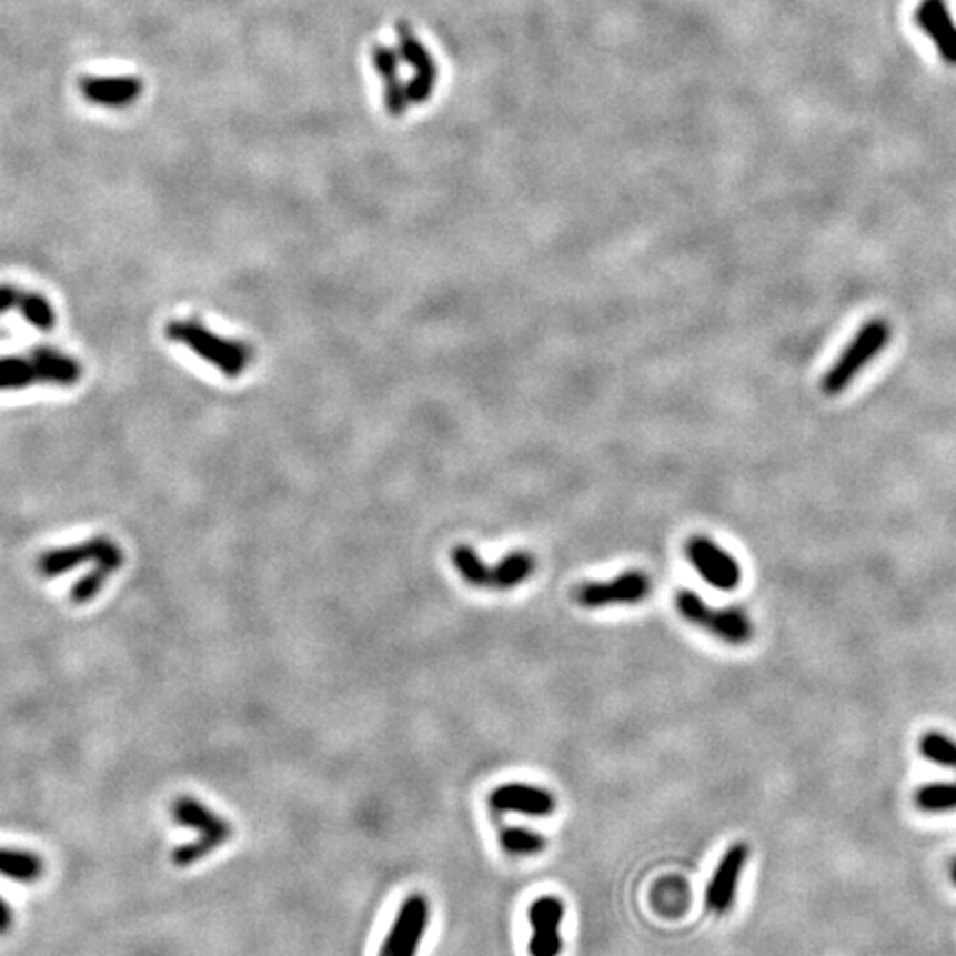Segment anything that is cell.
<instances>
[{"mask_svg":"<svg viewBox=\"0 0 956 956\" xmlns=\"http://www.w3.org/2000/svg\"><path fill=\"white\" fill-rule=\"evenodd\" d=\"M370 62L381 80L383 107L390 115H403L434 93L439 69L432 51L412 27H396L392 38L372 49Z\"/></svg>","mask_w":956,"mask_h":956,"instance_id":"cell-1","label":"cell"},{"mask_svg":"<svg viewBox=\"0 0 956 956\" xmlns=\"http://www.w3.org/2000/svg\"><path fill=\"white\" fill-rule=\"evenodd\" d=\"M82 379V363L60 348L38 345L24 354L0 356V392L31 385L71 388Z\"/></svg>","mask_w":956,"mask_h":956,"instance_id":"cell-2","label":"cell"},{"mask_svg":"<svg viewBox=\"0 0 956 956\" xmlns=\"http://www.w3.org/2000/svg\"><path fill=\"white\" fill-rule=\"evenodd\" d=\"M164 334L169 341L187 345L229 379L242 376L255 361V348L251 343L227 339L209 330L200 319H173L164 325Z\"/></svg>","mask_w":956,"mask_h":956,"instance_id":"cell-3","label":"cell"},{"mask_svg":"<svg viewBox=\"0 0 956 956\" xmlns=\"http://www.w3.org/2000/svg\"><path fill=\"white\" fill-rule=\"evenodd\" d=\"M459 576L476 590L512 592L530 581L536 572V558L530 552H512L496 565H487L472 545H456L450 554Z\"/></svg>","mask_w":956,"mask_h":956,"instance_id":"cell-4","label":"cell"},{"mask_svg":"<svg viewBox=\"0 0 956 956\" xmlns=\"http://www.w3.org/2000/svg\"><path fill=\"white\" fill-rule=\"evenodd\" d=\"M890 339H893V328L886 319H868L824 374L822 379L824 394L837 396L846 392L848 385L862 374V370L871 365L888 348Z\"/></svg>","mask_w":956,"mask_h":956,"instance_id":"cell-5","label":"cell"},{"mask_svg":"<svg viewBox=\"0 0 956 956\" xmlns=\"http://www.w3.org/2000/svg\"><path fill=\"white\" fill-rule=\"evenodd\" d=\"M675 610L688 625L702 630L704 634L728 646H744L755 636V627L746 612L737 607H726V610L711 607L700 594L691 590L677 592Z\"/></svg>","mask_w":956,"mask_h":956,"instance_id":"cell-6","label":"cell"},{"mask_svg":"<svg viewBox=\"0 0 956 956\" xmlns=\"http://www.w3.org/2000/svg\"><path fill=\"white\" fill-rule=\"evenodd\" d=\"M173 819L182 826L200 831V839L195 844L182 846L180 851L173 853V864L180 868H187L204 859L207 855L215 853L222 844H227L233 837V826L229 822H224L222 817H218L215 813H211L207 806H202L191 797H180L173 804Z\"/></svg>","mask_w":956,"mask_h":956,"instance_id":"cell-7","label":"cell"},{"mask_svg":"<svg viewBox=\"0 0 956 956\" xmlns=\"http://www.w3.org/2000/svg\"><path fill=\"white\" fill-rule=\"evenodd\" d=\"M653 583L646 572L632 570L610 581L583 583L574 592V603L583 610H605V607H630L640 605L651 596Z\"/></svg>","mask_w":956,"mask_h":956,"instance_id":"cell-8","label":"cell"},{"mask_svg":"<svg viewBox=\"0 0 956 956\" xmlns=\"http://www.w3.org/2000/svg\"><path fill=\"white\" fill-rule=\"evenodd\" d=\"M684 556L697 576L717 592H735L742 583L737 558L708 536H691L684 545Z\"/></svg>","mask_w":956,"mask_h":956,"instance_id":"cell-9","label":"cell"},{"mask_svg":"<svg viewBox=\"0 0 956 956\" xmlns=\"http://www.w3.org/2000/svg\"><path fill=\"white\" fill-rule=\"evenodd\" d=\"M430 899L421 893H414L403 899L381 948L379 956H416L423 944V937L430 928Z\"/></svg>","mask_w":956,"mask_h":956,"instance_id":"cell-10","label":"cell"},{"mask_svg":"<svg viewBox=\"0 0 956 956\" xmlns=\"http://www.w3.org/2000/svg\"><path fill=\"white\" fill-rule=\"evenodd\" d=\"M748 859H751V846L746 842H737L724 851L706 884V893H704L706 913H711L713 917H724L733 910L737 890H739V879L748 866Z\"/></svg>","mask_w":956,"mask_h":956,"instance_id":"cell-11","label":"cell"},{"mask_svg":"<svg viewBox=\"0 0 956 956\" xmlns=\"http://www.w3.org/2000/svg\"><path fill=\"white\" fill-rule=\"evenodd\" d=\"M563 919L565 902L556 895H541L530 904L527 924L532 939L527 944L530 956L563 955Z\"/></svg>","mask_w":956,"mask_h":956,"instance_id":"cell-12","label":"cell"},{"mask_svg":"<svg viewBox=\"0 0 956 956\" xmlns=\"http://www.w3.org/2000/svg\"><path fill=\"white\" fill-rule=\"evenodd\" d=\"M487 806L494 813H519L534 819H545L556 813V795L543 786L523 784V782H507L496 786L490 797Z\"/></svg>","mask_w":956,"mask_h":956,"instance_id":"cell-13","label":"cell"},{"mask_svg":"<svg viewBox=\"0 0 956 956\" xmlns=\"http://www.w3.org/2000/svg\"><path fill=\"white\" fill-rule=\"evenodd\" d=\"M115 552H120L118 543H113L107 536H98V539H91V541H84V543H78L71 547L44 552L36 561V570L44 578H56V576H62V574L80 567L82 563H95V561L107 558Z\"/></svg>","mask_w":956,"mask_h":956,"instance_id":"cell-14","label":"cell"},{"mask_svg":"<svg viewBox=\"0 0 956 956\" xmlns=\"http://www.w3.org/2000/svg\"><path fill=\"white\" fill-rule=\"evenodd\" d=\"M16 311L33 328L49 332L56 328V309L51 302L33 291H24L13 284H0V315Z\"/></svg>","mask_w":956,"mask_h":956,"instance_id":"cell-15","label":"cell"},{"mask_svg":"<svg viewBox=\"0 0 956 956\" xmlns=\"http://www.w3.org/2000/svg\"><path fill=\"white\" fill-rule=\"evenodd\" d=\"M915 18L917 24L935 40L942 58L956 64V24L946 0H922Z\"/></svg>","mask_w":956,"mask_h":956,"instance_id":"cell-16","label":"cell"},{"mask_svg":"<svg viewBox=\"0 0 956 956\" xmlns=\"http://www.w3.org/2000/svg\"><path fill=\"white\" fill-rule=\"evenodd\" d=\"M142 84L131 76H98L82 80V93L87 100L109 109H122L138 100Z\"/></svg>","mask_w":956,"mask_h":956,"instance_id":"cell-17","label":"cell"},{"mask_svg":"<svg viewBox=\"0 0 956 956\" xmlns=\"http://www.w3.org/2000/svg\"><path fill=\"white\" fill-rule=\"evenodd\" d=\"M122 563H124V554H122V550L120 552H115V554H111V556H107V558H102V561H98L95 563V567L84 576V578H80L78 581V585L71 590V594H69V598L76 603V605H87V603H91L100 592H102V587L107 585V581L122 567Z\"/></svg>","mask_w":956,"mask_h":956,"instance_id":"cell-18","label":"cell"},{"mask_svg":"<svg viewBox=\"0 0 956 956\" xmlns=\"http://www.w3.org/2000/svg\"><path fill=\"white\" fill-rule=\"evenodd\" d=\"M499 844H501V848H503L505 855L519 857V859L539 857L547 848V839L541 833H536L532 828H525V826H505V828H501Z\"/></svg>","mask_w":956,"mask_h":956,"instance_id":"cell-19","label":"cell"},{"mask_svg":"<svg viewBox=\"0 0 956 956\" xmlns=\"http://www.w3.org/2000/svg\"><path fill=\"white\" fill-rule=\"evenodd\" d=\"M44 873V864L38 855L24 853V851H11L0 848V875L16 879V882H38Z\"/></svg>","mask_w":956,"mask_h":956,"instance_id":"cell-20","label":"cell"},{"mask_svg":"<svg viewBox=\"0 0 956 956\" xmlns=\"http://www.w3.org/2000/svg\"><path fill=\"white\" fill-rule=\"evenodd\" d=\"M913 802L922 813H928V815L955 813L956 779L955 782H933V784L919 786L915 791Z\"/></svg>","mask_w":956,"mask_h":956,"instance_id":"cell-21","label":"cell"},{"mask_svg":"<svg viewBox=\"0 0 956 956\" xmlns=\"http://www.w3.org/2000/svg\"><path fill=\"white\" fill-rule=\"evenodd\" d=\"M919 753L935 766H944L956 773V739L942 733V731H928L919 739Z\"/></svg>","mask_w":956,"mask_h":956,"instance_id":"cell-22","label":"cell"},{"mask_svg":"<svg viewBox=\"0 0 956 956\" xmlns=\"http://www.w3.org/2000/svg\"><path fill=\"white\" fill-rule=\"evenodd\" d=\"M11 928V910L9 906L0 899V935H4Z\"/></svg>","mask_w":956,"mask_h":956,"instance_id":"cell-23","label":"cell"},{"mask_svg":"<svg viewBox=\"0 0 956 956\" xmlns=\"http://www.w3.org/2000/svg\"><path fill=\"white\" fill-rule=\"evenodd\" d=\"M948 875H950V882H953V886L956 888V859L950 864V871H948Z\"/></svg>","mask_w":956,"mask_h":956,"instance_id":"cell-24","label":"cell"}]
</instances>
